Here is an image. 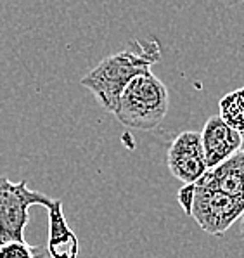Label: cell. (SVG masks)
<instances>
[{"label": "cell", "instance_id": "4", "mask_svg": "<svg viewBox=\"0 0 244 258\" xmlns=\"http://www.w3.org/2000/svg\"><path fill=\"white\" fill-rule=\"evenodd\" d=\"M192 196L189 215L199 224L204 232L211 236H222L229 231L230 225L242 217L244 203L225 196L218 190L203 187L199 184H192Z\"/></svg>", "mask_w": 244, "mask_h": 258}, {"label": "cell", "instance_id": "8", "mask_svg": "<svg viewBox=\"0 0 244 258\" xmlns=\"http://www.w3.org/2000/svg\"><path fill=\"white\" fill-rule=\"evenodd\" d=\"M49 210V239L47 251L50 258H78V237L68 225L62 203L54 200Z\"/></svg>", "mask_w": 244, "mask_h": 258}, {"label": "cell", "instance_id": "12", "mask_svg": "<svg viewBox=\"0 0 244 258\" xmlns=\"http://www.w3.org/2000/svg\"><path fill=\"white\" fill-rule=\"evenodd\" d=\"M241 237L244 239V213H242V217H241Z\"/></svg>", "mask_w": 244, "mask_h": 258}, {"label": "cell", "instance_id": "9", "mask_svg": "<svg viewBox=\"0 0 244 258\" xmlns=\"http://www.w3.org/2000/svg\"><path fill=\"white\" fill-rule=\"evenodd\" d=\"M220 114L232 130L244 134V87L225 94L220 99Z\"/></svg>", "mask_w": 244, "mask_h": 258}, {"label": "cell", "instance_id": "13", "mask_svg": "<svg viewBox=\"0 0 244 258\" xmlns=\"http://www.w3.org/2000/svg\"><path fill=\"white\" fill-rule=\"evenodd\" d=\"M241 137H242V144H241V151H244V134H241Z\"/></svg>", "mask_w": 244, "mask_h": 258}, {"label": "cell", "instance_id": "7", "mask_svg": "<svg viewBox=\"0 0 244 258\" xmlns=\"http://www.w3.org/2000/svg\"><path fill=\"white\" fill-rule=\"evenodd\" d=\"M196 184L244 203V151H237L229 160L210 168Z\"/></svg>", "mask_w": 244, "mask_h": 258}, {"label": "cell", "instance_id": "3", "mask_svg": "<svg viewBox=\"0 0 244 258\" xmlns=\"http://www.w3.org/2000/svg\"><path fill=\"white\" fill-rule=\"evenodd\" d=\"M54 198L28 187L25 180L11 182L0 177V243L25 241V227L30 220V206L42 205L50 208Z\"/></svg>", "mask_w": 244, "mask_h": 258}, {"label": "cell", "instance_id": "2", "mask_svg": "<svg viewBox=\"0 0 244 258\" xmlns=\"http://www.w3.org/2000/svg\"><path fill=\"white\" fill-rule=\"evenodd\" d=\"M168 113V90L158 77L139 75L120 95L115 116L123 125L137 130H152Z\"/></svg>", "mask_w": 244, "mask_h": 258}, {"label": "cell", "instance_id": "10", "mask_svg": "<svg viewBox=\"0 0 244 258\" xmlns=\"http://www.w3.org/2000/svg\"><path fill=\"white\" fill-rule=\"evenodd\" d=\"M0 258H35L33 246L26 241L0 243Z\"/></svg>", "mask_w": 244, "mask_h": 258}, {"label": "cell", "instance_id": "5", "mask_svg": "<svg viewBox=\"0 0 244 258\" xmlns=\"http://www.w3.org/2000/svg\"><path fill=\"white\" fill-rule=\"evenodd\" d=\"M167 163L172 175L182 180L184 185L196 184L208 172L201 134L191 130L179 134L168 149Z\"/></svg>", "mask_w": 244, "mask_h": 258}, {"label": "cell", "instance_id": "11", "mask_svg": "<svg viewBox=\"0 0 244 258\" xmlns=\"http://www.w3.org/2000/svg\"><path fill=\"white\" fill-rule=\"evenodd\" d=\"M33 251H35V258H50L49 251H47V246L43 244H35Z\"/></svg>", "mask_w": 244, "mask_h": 258}, {"label": "cell", "instance_id": "6", "mask_svg": "<svg viewBox=\"0 0 244 258\" xmlns=\"http://www.w3.org/2000/svg\"><path fill=\"white\" fill-rule=\"evenodd\" d=\"M201 144L204 158H206V166L210 170L229 160L237 151H241L242 137L239 132L232 130L220 116H211L204 123Z\"/></svg>", "mask_w": 244, "mask_h": 258}, {"label": "cell", "instance_id": "1", "mask_svg": "<svg viewBox=\"0 0 244 258\" xmlns=\"http://www.w3.org/2000/svg\"><path fill=\"white\" fill-rule=\"evenodd\" d=\"M159 45L156 40H133L128 50L108 55L99 64L82 78V85L97 97L106 111L115 114L120 95L135 77L151 71V66L159 61Z\"/></svg>", "mask_w": 244, "mask_h": 258}]
</instances>
